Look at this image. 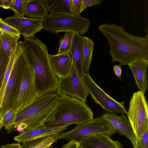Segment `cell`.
I'll return each mask as SVG.
<instances>
[{
  "label": "cell",
  "mask_w": 148,
  "mask_h": 148,
  "mask_svg": "<svg viewBox=\"0 0 148 148\" xmlns=\"http://www.w3.org/2000/svg\"><path fill=\"white\" fill-rule=\"evenodd\" d=\"M138 140L143 148H148V129L145 131Z\"/></svg>",
  "instance_id": "cell-32"
},
{
  "label": "cell",
  "mask_w": 148,
  "mask_h": 148,
  "mask_svg": "<svg viewBox=\"0 0 148 148\" xmlns=\"http://www.w3.org/2000/svg\"><path fill=\"white\" fill-rule=\"evenodd\" d=\"M98 29L108 40L112 63L126 65L138 59H148L147 34L144 37L135 36L114 24L104 23Z\"/></svg>",
  "instance_id": "cell-1"
},
{
  "label": "cell",
  "mask_w": 148,
  "mask_h": 148,
  "mask_svg": "<svg viewBox=\"0 0 148 148\" xmlns=\"http://www.w3.org/2000/svg\"><path fill=\"white\" fill-rule=\"evenodd\" d=\"M148 59H140L128 64L131 70L139 91L145 94L147 89V71Z\"/></svg>",
  "instance_id": "cell-15"
},
{
  "label": "cell",
  "mask_w": 148,
  "mask_h": 148,
  "mask_svg": "<svg viewBox=\"0 0 148 148\" xmlns=\"http://www.w3.org/2000/svg\"><path fill=\"white\" fill-rule=\"evenodd\" d=\"M137 139L148 129V107L144 94L140 91L133 93L126 112Z\"/></svg>",
  "instance_id": "cell-8"
},
{
  "label": "cell",
  "mask_w": 148,
  "mask_h": 148,
  "mask_svg": "<svg viewBox=\"0 0 148 148\" xmlns=\"http://www.w3.org/2000/svg\"><path fill=\"white\" fill-rule=\"evenodd\" d=\"M68 126L51 127L43 125L24 132L14 138L15 140L23 143L27 141L45 136L58 134L66 129Z\"/></svg>",
  "instance_id": "cell-14"
},
{
  "label": "cell",
  "mask_w": 148,
  "mask_h": 148,
  "mask_svg": "<svg viewBox=\"0 0 148 148\" xmlns=\"http://www.w3.org/2000/svg\"><path fill=\"white\" fill-rule=\"evenodd\" d=\"M83 36L75 33L73 36L69 52L80 77L82 79L84 73L82 57Z\"/></svg>",
  "instance_id": "cell-18"
},
{
  "label": "cell",
  "mask_w": 148,
  "mask_h": 148,
  "mask_svg": "<svg viewBox=\"0 0 148 148\" xmlns=\"http://www.w3.org/2000/svg\"><path fill=\"white\" fill-rule=\"evenodd\" d=\"M93 114L85 102L66 95L58 96L56 106L49 121L45 125L51 127L80 124L93 119Z\"/></svg>",
  "instance_id": "cell-3"
},
{
  "label": "cell",
  "mask_w": 148,
  "mask_h": 148,
  "mask_svg": "<svg viewBox=\"0 0 148 148\" xmlns=\"http://www.w3.org/2000/svg\"><path fill=\"white\" fill-rule=\"evenodd\" d=\"M26 57L34 70L35 84L38 95L56 92L58 79L50 65L46 45L34 37L19 42Z\"/></svg>",
  "instance_id": "cell-2"
},
{
  "label": "cell",
  "mask_w": 148,
  "mask_h": 148,
  "mask_svg": "<svg viewBox=\"0 0 148 148\" xmlns=\"http://www.w3.org/2000/svg\"><path fill=\"white\" fill-rule=\"evenodd\" d=\"M18 74L12 98V107L18 113L30 105L39 96L35 84L34 70L23 50L19 57Z\"/></svg>",
  "instance_id": "cell-5"
},
{
  "label": "cell",
  "mask_w": 148,
  "mask_h": 148,
  "mask_svg": "<svg viewBox=\"0 0 148 148\" xmlns=\"http://www.w3.org/2000/svg\"><path fill=\"white\" fill-rule=\"evenodd\" d=\"M48 11L49 15L60 14L74 15L72 8V0H52Z\"/></svg>",
  "instance_id": "cell-22"
},
{
  "label": "cell",
  "mask_w": 148,
  "mask_h": 148,
  "mask_svg": "<svg viewBox=\"0 0 148 148\" xmlns=\"http://www.w3.org/2000/svg\"><path fill=\"white\" fill-rule=\"evenodd\" d=\"M1 124H0V131L1 130Z\"/></svg>",
  "instance_id": "cell-39"
},
{
  "label": "cell",
  "mask_w": 148,
  "mask_h": 148,
  "mask_svg": "<svg viewBox=\"0 0 148 148\" xmlns=\"http://www.w3.org/2000/svg\"><path fill=\"white\" fill-rule=\"evenodd\" d=\"M21 145L19 143L6 144L2 145L0 148H20Z\"/></svg>",
  "instance_id": "cell-35"
},
{
  "label": "cell",
  "mask_w": 148,
  "mask_h": 148,
  "mask_svg": "<svg viewBox=\"0 0 148 148\" xmlns=\"http://www.w3.org/2000/svg\"><path fill=\"white\" fill-rule=\"evenodd\" d=\"M18 112L13 108L7 110L4 115L1 122V127H5L10 132L14 129L15 121Z\"/></svg>",
  "instance_id": "cell-25"
},
{
  "label": "cell",
  "mask_w": 148,
  "mask_h": 148,
  "mask_svg": "<svg viewBox=\"0 0 148 148\" xmlns=\"http://www.w3.org/2000/svg\"><path fill=\"white\" fill-rule=\"evenodd\" d=\"M18 51L14 61L10 75L7 82L1 108L0 110V123L6 111L12 108V98L16 83L19 62V56L23 49L19 42Z\"/></svg>",
  "instance_id": "cell-13"
},
{
  "label": "cell",
  "mask_w": 148,
  "mask_h": 148,
  "mask_svg": "<svg viewBox=\"0 0 148 148\" xmlns=\"http://www.w3.org/2000/svg\"><path fill=\"white\" fill-rule=\"evenodd\" d=\"M82 79L88 94L96 103L108 112L126 114L124 101L119 102L110 97L95 82L89 74H84Z\"/></svg>",
  "instance_id": "cell-10"
},
{
  "label": "cell",
  "mask_w": 148,
  "mask_h": 148,
  "mask_svg": "<svg viewBox=\"0 0 148 148\" xmlns=\"http://www.w3.org/2000/svg\"><path fill=\"white\" fill-rule=\"evenodd\" d=\"M44 20L14 15L6 17L4 21L18 30L24 38H29L34 37L36 33L43 29Z\"/></svg>",
  "instance_id": "cell-11"
},
{
  "label": "cell",
  "mask_w": 148,
  "mask_h": 148,
  "mask_svg": "<svg viewBox=\"0 0 148 148\" xmlns=\"http://www.w3.org/2000/svg\"><path fill=\"white\" fill-rule=\"evenodd\" d=\"M90 24V21L82 17L81 14L49 15L44 20L43 29L56 34L71 32L82 36L88 32Z\"/></svg>",
  "instance_id": "cell-6"
},
{
  "label": "cell",
  "mask_w": 148,
  "mask_h": 148,
  "mask_svg": "<svg viewBox=\"0 0 148 148\" xmlns=\"http://www.w3.org/2000/svg\"><path fill=\"white\" fill-rule=\"evenodd\" d=\"M79 148H83L80 145Z\"/></svg>",
  "instance_id": "cell-38"
},
{
  "label": "cell",
  "mask_w": 148,
  "mask_h": 148,
  "mask_svg": "<svg viewBox=\"0 0 148 148\" xmlns=\"http://www.w3.org/2000/svg\"><path fill=\"white\" fill-rule=\"evenodd\" d=\"M58 96L53 92L39 95L30 105L17 113L14 128L20 125L23 132L45 125L50 121Z\"/></svg>",
  "instance_id": "cell-4"
},
{
  "label": "cell",
  "mask_w": 148,
  "mask_h": 148,
  "mask_svg": "<svg viewBox=\"0 0 148 148\" xmlns=\"http://www.w3.org/2000/svg\"><path fill=\"white\" fill-rule=\"evenodd\" d=\"M58 135L45 136L27 141L23 143L20 148H50L57 142Z\"/></svg>",
  "instance_id": "cell-21"
},
{
  "label": "cell",
  "mask_w": 148,
  "mask_h": 148,
  "mask_svg": "<svg viewBox=\"0 0 148 148\" xmlns=\"http://www.w3.org/2000/svg\"><path fill=\"white\" fill-rule=\"evenodd\" d=\"M105 134L97 135L79 142L83 148H123V145L118 141L112 139Z\"/></svg>",
  "instance_id": "cell-17"
},
{
  "label": "cell",
  "mask_w": 148,
  "mask_h": 148,
  "mask_svg": "<svg viewBox=\"0 0 148 148\" xmlns=\"http://www.w3.org/2000/svg\"><path fill=\"white\" fill-rule=\"evenodd\" d=\"M4 4L3 0H0V7L4 8Z\"/></svg>",
  "instance_id": "cell-37"
},
{
  "label": "cell",
  "mask_w": 148,
  "mask_h": 148,
  "mask_svg": "<svg viewBox=\"0 0 148 148\" xmlns=\"http://www.w3.org/2000/svg\"><path fill=\"white\" fill-rule=\"evenodd\" d=\"M134 148H143L138 139H137L136 144Z\"/></svg>",
  "instance_id": "cell-36"
},
{
  "label": "cell",
  "mask_w": 148,
  "mask_h": 148,
  "mask_svg": "<svg viewBox=\"0 0 148 148\" xmlns=\"http://www.w3.org/2000/svg\"><path fill=\"white\" fill-rule=\"evenodd\" d=\"M116 131L102 116L96 117L88 122L77 125L68 131L58 134L57 139L81 141L100 134L110 136Z\"/></svg>",
  "instance_id": "cell-7"
},
{
  "label": "cell",
  "mask_w": 148,
  "mask_h": 148,
  "mask_svg": "<svg viewBox=\"0 0 148 148\" xmlns=\"http://www.w3.org/2000/svg\"><path fill=\"white\" fill-rule=\"evenodd\" d=\"M0 33L3 47L10 57L16 49L20 36H12L2 32Z\"/></svg>",
  "instance_id": "cell-23"
},
{
  "label": "cell",
  "mask_w": 148,
  "mask_h": 148,
  "mask_svg": "<svg viewBox=\"0 0 148 148\" xmlns=\"http://www.w3.org/2000/svg\"><path fill=\"white\" fill-rule=\"evenodd\" d=\"M82 0H72V8L74 15L80 14Z\"/></svg>",
  "instance_id": "cell-31"
},
{
  "label": "cell",
  "mask_w": 148,
  "mask_h": 148,
  "mask_svg": "<svg viewBox=\"0 0 148 148\" xmlns=\"http://www.w3.org/2000/svg\"><path fill=\"white\" fill-rule=\"evenodd\" d=\"M102 116L114 128L116 132L128 138L133 148L135 147L137 139L130 122L124 114L118 115L107 112Z\"/></svg>",
  "instance_id": "cell-12"
},
{
  "label": "cell",
  "mask_w": 148,
  "mask_h": 148,
  "mask_svg": "<svg viewBox=\"0 0 148 148\" xmlns=\"http://www.w3.org/2000/svg\"><path fill=\"white\" fill-rule=\"evenodd\" d=\"M9 60L10 57L6 53L3 47L0 36V89Z\"/></svg>",
  "instance_id": "cell-26"
},
{
  "label": "cell",
  "mask_w": 148,
  "mask_h": 148,
  "mask_svg": "<svg viewBox=\"0 0 148 148\" xmlns=\"http://www.w3.org/2000/svg\"><path fill=\"white\" fill-rule=\"evenodd\" d=\"M19 47L18 44L16 49L10 57V60L3 79V82L0 89V110L1 108L6 86L10 77L12 68L17 55Z\"/></svg>",
  "instance_id": "cell-24"
},
{
  "label": "cell",
  "mask_w": 148,
  "mask_h": 148,
  "mask_svg": "<svg viewBox=\"0 0 148 148\" xmlns=\"http://www.w3.org/2000/svg\"><path fill=\"white\" fill-rule=\"evenodd\" d=\"M10 9L14 12V15L20 17H25V0H12Z\"/></svg>",
  "instance_id": "cell-28"
},
{
  "label": "cell",
  "mask_w": 148,
  "mask_h": 148,
  "mask_svg": "<svg viewBox=\"0 0 148 148\" xmlns=\"http://www.w3.org/2000/svg\"><path fill=\"white\" fill-rule=\"evenodd\" d=\"M58 88L56 91L58 96L66 95L77 98L84 102L87 101L88 94L82 79L77 71L73 59L67 74L58 78Z\"/></svg>",
  "instance_id": "cell-9"
},
{
  "label": "cell",
  "mask_w": 148,
  "mask_h": 148,
  "mask_svg": "<svg viewBox=\"0 0 148 148\" xmlns=\"http://www.w3.org/2000/svg\"><path fill=\"white\" fill-rule=\"evenodd\" d=\"M95 45L91 38L83 36L82 52L84 74H89V69Z\"/></svg>",
  "instance_id": "cell-20"
},
{
  "label": "cell",
  "mask_w": 148,
  "mask_h": 148,
  "mask_svg": "<svg viewBox=\"0 0 148 148\" xmlns=\"http://www.w3.org/2000/svg\"><path fill=\"white\" fill-rule=\"evenodd\" d=\"M102 0H82L81 12L87 8L99 4Z\"/></svg>",
  "instance_id": "cell-30"
},
{
  "label": "cell",
  "mask_w": 148,
  "mask_h": 148,
  "mask_svg": "<svg viewBox=\"0 0 148 148\" xmlns=\"http://www.w3.org/2000/svg\"><path fill=\"white\" fill-rule=\"evenodd\" d=\"M1 32L12 36L21 35V33L18 30L0 17V32Z\"/></svg>",
  "instance_id": "cell-29"
},
{
  "label": "cell",
  "mask_w": 148,
  "mask_h": 148,
  "mask_svg": "<svg viewBox=\"0 0 148 148\" xmlns=\"http://www.w3.org/2000/svg\"><path fill=\"white\" fill-rule=\"evenodd\" d=\"M113 69L114 73L121 80L122 76V69L120 65H115L113 66Z\"/></svg>",
  "instance_id": "cell-34"
},
{
  "label": "cell",
  "mask_w": 148,
  "mask_h": 148,
  "mask_svg": "<svg viewBox=\"0 0 148 148\" xmlns=\"http://www.w3.org/2000/svg\"><path fill=\"white\" fill-rule=\"evenodd\" d=\"M79 142L76 140H71L61 148H79Z\"/></svg>",
  "instance_id": "cell-33"
},
{
  "label": "cell",
  "mask_w": 148,
  "mask_h": 148,
  "mask_svg": "<svg viewBox=\"0 0 148 148\" xmlns=\"http://www.w3.org/2000/svg\"><path fill=\"white\" fill-rule=\"evenodd\" d=\"M48 12L45 0H25L26 18L45 19L49 15Z\"/></svg>",
  "instance_id": "cell-19"
},
{
  "label": "cell",
  "mask_w": 148,
  "mask_h": 148,
  "mask_svg": "<svg viewBox=\"0 0 148 148\" xmlns=\"http://www.w3.org/2000/svg\"><path fill=\"white\" fill-rule=\"evenodd\" d=\"M74 34L71 32H66L59 42V47L57 54L69 52Z\"/></svg>",
  "instance_id": "cell-27"
},
{
  "label": "cell",
  "mask_w": 148,
  "mask_h": 148,
  "mask_svg": "<svg viewBox=\"0 0 148 148\" xmlns=\"http://www.w3.org/2000/svg\"><path fill=\"white\" fill-rule=\"evenodd\" d=\"M52 69L58 78L65 76L70 69L72 58L69 52L60 54H48Z\"/></svg>",
  "instance_id": "cell-16"
}]
</instances>
